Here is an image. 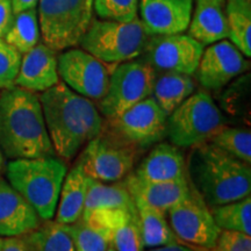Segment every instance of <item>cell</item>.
Instances as JSON below:
<instances>
[{
	"mask_svg": "<svg viewBox=\"0 0 251 251\" xmlns=\"http://www.w3.org/2000/svg\"><path fill=\"white\" fill-rule=\"evenodd\" d=\"M39 98L52 148L65 161L74 158L105 127L92 100L76 93L64 83H57Z\"/></svg>",
	"mask_w": 251,
	"mask_h": 251,
	"instance_id": "cell-1",
	"label": "cell"
},
{
	"mask_svg": "<svg viewBox=\"0 0 251 251\" xmlns=\"http://www.w3.org/2000/svg\"><path fill=\"white\" fill-rule=\"evenodd\" d=\"M0 150L11 159L55 156L34 92L13 86L0 94Z\"/></svg>",
	"mask_w": 251,
	"mask_h": 251,
	"instance_id": "cell-2",
	"label": "cell"
},
{
	"mask_svg": "<svg viewBox=\"0 0 251 251\" xmlns=\"http://www.w3.org/2000/svg\"><path fill=\"white\" fill-rule=\"evenodd\" d=\"M186 176L209 208L237 201L251 193L250 164L211 142L191 148Z\"/></svg>",
	"mask_w": 251,
	"mask_h": 251,
	"instance_id": "cell-3",
	"label": "cell"
},
{
	"mask_svg": "<svg viewBox=\"0 0 251 251\" xmlns=\"http://www.w3.org/2000/svg\"><path fill=\"white\" fill-rule=\"evenodd\" d=\"M67 164L54 156L13 159L6 165L8 184L27 200L43 221L55 216Z\"/></svg>",
	"mask_w": 251,
	"mask_h": 251,
	"instance_id": "cell-4",
	"label": "cell"
},
{
	"mask_svg": "<svg viewBox=\"0 0 251 251\" xmlns=\"http://www.w3.org/2000/svg\"><path fill=\"white\" fill-rule=\"evenodd\" d=\"M149 37L137 18L128 23L93 20L79 45L106 64L117 65L140 57Z\"/></svg>",
	"mask_w": 251,
	"mask_h": 251,
	"instance_id": "cell-5",
	"label": "cell"
},
{
	"mask_svg": "<svg viewBox=\"0 0 251 251\" xmlns=\"http://www.w3.org/2000/svg\"><path fill=\"white\" fill-rule=\"evenodd\" d=\"M225 119L206 91L192 93L168 117L166 135L178 148L208 142L224 126Z\"/></svg>",
	"mask_w": 251,
	"mask_h": 251,
	"instance_id": "cell-6",
	"label": "cell"
},
{
	"mask_svg": "<svg viewBox=\"0 0 251 251\" xmlns=\"http://www.w3.org/2000/svg\"><path fill=\"white\" fill-rule=\"evenodd\" d=\"M40 34L43 43L55 51L80 43L92 19L86 0H39Z\"/></svg>",
	"mask_w": 251,
	"mask_h": 251,
	"instance_id": "cell-7",
	"label": "cell"
},
{
	"mask_svg": "<svg viewBox=\"0 0 251 251\" xmlns=\"http://www.w3.org/2000/svg\"><path fill=\"white\" fill-rule=\"evenodd\" d=\"M157 72L144 59H131L113 68L105 96L99 100L100 114L118 118L131 106L151 96Z\"/></svg>",
	"mask_w": 251,
	"mask_h": 251,
	"instance_id": "cell-8",
	"label": "cell"
},
{
	"mask_svg": "<svg viewBox=\"0 0 251 251\" xmlns=\"http://www.w3.org/2000/svg\"><path fill=\"white\" fill-rule=\"evenodd\" d=\"M137 151L103 127L98 136L87 142L78 162L91 179L117 183L133 171Z\"/></svg>",
	"mask_w": 251,
	"mask_h": 251,
	"instance_id": "cell-9",
	"label": "cell"
},
{
	"mask_svg": "<svg viewBox=\"0 0 251 251\" xmlns=\"http://www.w3.org/2000/svg\"><path fill=\"white\" fill-rule=\"evenodd\" d=\"M166 214L172 231L183 244L203 250L215 246L221 229L216 226L209 207L193 187L187 197Z\"/></svg>",
	"mask_w": 251,
	"mask_h": 251,
	"instance_id": "cell-10",
	"label": "cell"
},
{
	"mask_svg": "<svg viewBox=\"0 0 251 251\" xmlns=\"http://www.w3.org/2000/svg\"><path fill=\"white\" fill-rule=\"evenodd\" d=\"M168 115L151 97L108 120L107 130L136 149L149 148L166 135Z\"/></svg>",
	"mask_w": 251,
	"mask_h": 251,
	"instance_id": "cell-11",
	"label": "cell"
},
{
	"mask_svg": "<svg viewBox=\"0 0 251 251\" xmlns=\"http://www.w3.org/2000/svg\"><path fill=\"white\" fill-rule=\"evenodd\" d=\"M113 68L84 49L65 50L57 57L58 76L65 85L91 100L105 96Z\"/></svg>",
	"mask_w": 251,
	"mask_h": 251,
	"instance_id": "cell-12",
	"label": "cell"
},
{
	"mask_svg": "<svg viewBox=\"0 0 251 251\" xmlns=\"http://www.w3.org/2000/svg\"><path fill=\"white\" fill-rule=\"evenodd\" d=\"M203 46L188 34L150 36L143 54L144 59L156 72L196 74Z\"/></svg>",
	"mask_w": 251,
	"mask_h": 251,
	"instance_id": "cell-13",
	"label": "cell"
},
{
	"mask_svg": "<svg viewBox=\"0 0 251 251\" xmlns=\"http://www.w3.org/2000/svg\"><path fill=\"white\" fill-rule=\"evenodd\" d=\"M249 62L230 41L221 40L203 50L197 78L203 89L219 91L249 69Z\"/></svg>",
	"mask_w": 251,
	"mask_h": 251,
	"instance_id": "cell-14",
	"label": "cell"
},
{
	"mask_svg": "<svg viewBox=\"0 0 251 251\" xmlns=\"http://www.w3.org/2000/svg\"><path fill=\"white\" fill-rule=\"evenodd\" d=\"M192 9L193 0H140V21L150 36L184 33Z\"/></svg>",
	"mask_w": 251,
	"mask_h": 251,
	"instance_id": "cell-15",
	"label": "cell"
},
{
	"mask_svg": "<svg viewBox=\"0 0 251 251\" xmlns=\"http://www.w3.org/2000/svg\"><path fill=\"white\" fill-rule=\"evenodd\" d=\"M59 83L57 55L45 43H37L24 54L15 86L30 92H45Z\"/></svg>",
	"mask_w": 251,
	"mask_h": 251,
	"instance_id": "cell-16",
	"label": "cell"
},
{
	"mask_svg": "<svg viewBox=\"0 0 251 251\" xmlns=\"http://www.w3.org/2000/svg\"><path fill=\"white\" fill-rule=\"evenodd\" d=\"M41 225V219L20 193L0 177V236H23Z\"/></svg>",
	"mask_w": 251,
	"mask_h": 251,
	"instance_id": "cell-17",
	"label": "cell"
},
{
	"mask_svg": "<svg viewBox=\"0 0 251 251\" xmlns=\"http://www.w3.org/2000/svg\"><path fill=\"white\" fill-rule=\"evenodd\" d=\"M125 179L126 187L134 200L146 202L164 214L184 200L191 190L187 176L170 181H144L129 174Z\"/></svg>",
	"mask_w": 251,
	"mask_h": 251,
	"instance_id": "cell-18",
	"label": "cell"
},
{
	"mask_svg": "<svg viewBox=\"0 0 251 251\" xmlns=\"http://www.w3.org/2000/svg\"><path fill=\"white\" fill-rule=\"evenodd\" d=\"M134 175L144 181H170L186 177V161L178 147L158 143L135 169Z\"/></svg>",
	"mask_w": 251,
	"mask_h": 251,
	"instance_id": "cell-19",
	"label": "cell"
},
{
	"mask_svg": "<svg viewBox=\"0 0 251 251\" xmlns=\"http://www.w3.org/2000/svg\"><path fill=\"white\" fill-rule=\"evenodd\" d=\"M90 181L91 178L84 172L79 162L67 172L56 208V222L72 225L81 218Z\"/></svg>",
	"mask_w": 251,
	"mask_h": 251,
	"instance_id": "cell-20",
	"label": "cell"
},
{
	"mask_svg": "<svg viewBox=\"0 0 251 251\" xmlns=\"http://www.w3.org/2000/svg\"><path fill=\"white\" fill-rule=\"evenodd\" d=\"M187 29L188 35L202 46L225 40L228 37V25L224 7L209 0H196V8Z\"/></svg>",
	"mask_w": 251,
	"mask_h": 251,
	"instance_id": "cell-21",
	"label": "cell"
},
{
	"mask_svg": "<svg viewBox=\"0 0 251 251\" xmlns=\"http://www.w3.org/2000/svg\"><path fill=\"white\" fill-rule=\"evenodd\" d=\"M196 90V83L190 75L162 72L156 77L151 98L166 115H170Z\"/></svg>",
	"mask_w": 251,
	"mask_h": 251,
	"instance_id": "cell-22",
	"label": "cell"
},
{
	"mask_svg": "<svg viewBox=\"0 0 251 251\" xmlns=\"http://www.w3.org/2000/svg\"><path fill=\"white\" fill-rule=\"evenodd\" d=\"M134 202L139 213L143 248L153 249L181 243L172 231L164 213L140 200H134Z\"/></svg>",
	"mask_w": 251,
	"mask_h": 251,
	"instance_id": "cell-23",
	"label": "cell"
},
{
	"mask_svg": "<svg viewBox=\"0 0 251 251\" xmlns=\"http://www.w3.org/2000/svg\"><path fill=\"white\" fill-rule=\"evenodd\" d=\"M135 202L124 181L117 183H101L91 179L87 191L84 213H89L100 208L133 209Z\"/></svg>",
	"mask_w": 251,
	"mask_h": 251,
	"instance_id": "cell-24",
	"label": "cell"
},
{
	"mask_svg": "<svg viewBox=\"0 0 251 251\" xmlns=\"http://www.w3.org/2000/svg\"><path fill=\"white\" fill-rule=\"evenodd\" d=\"M226 18L230 42L247 57L251 56V1L227 0Z\"/></svg>",
	"mask_w": 251,
	"mask_h": 251,
	"instance_id": "cell-25",
	"label": "cell"
},
{
	"mask_svg": "<svg viewBox=\"0 0 251 251\" xmlns=\"http://www.w3.org/2000/svg\"><path fill=\"white\" fill-rule=\"evenodd\" d=\"M23 238L30 251H76L69 226L50 220Z\"/></svg>",
	"mask_w": 251,
	"mask_h": 251,
	"instance_id": "cell-26",
	"label": "cell"
},
{
	"mask_svg": "<svg viewBox=\"0 0 251 251\" xmlns=\"http://www.w3.org/2000/svg\"><path fill=\"white\" fill-rule=\"evenodd\" d=\"M40 37L37 11L36 8H30L14 14L4 40L24 55L39 43Z\"/></svg>",
	"mask_w": 251,
	"mask_h": 251,
	"instance_id": "cell-27",
	"label": "cell"
},
{
	"mask_svg": "<svg viewBox=\"0 0 251 251\" xmlns=\"http://www.w3.org/2000/svg\"><path fill=\"white\" fill-rule=\"evenodd\" d=\"M215 224L221 230H234L251 234V198L211 207Z\"/></svg>",
	"mask_w": 251,
	"mask_h": 251,
	"instance_id": "cell-28",
	"label": "cell"
},
{
	"mask_svg": "<svg viewBox=\"0 0 251 251\" xmlns=\"http://www.w3.org/2000/svg\"><path fill=\"white\" fill-rule=\"evenodd\" d=\"M208 142L248 164L251 163V133L249 129L224 125Z\"/></svg>",
	"mask_w": 251,
	"mask_h": 251,
	"instance_id": "cell-29",
	"label": "cell"
},
{
	"mask_svg": "<svg viewBox=\"0 0 251 251\" xmlns=\"http://www.w3.org/2000/svg\"><path fill=\"white\" fill-rule=\"evenodd\" d=\"M69 226L76 251H107L112 244V233L87 225L83 220Z\"/></svg>",
	"mask_w": 251,
	"mask_h": 251,
	"instance_id": "cell-30",
	"label": "cell"
},
{
	"mask_svg": "<svg viewBox=\"0 0 251 251\" xmlns=\"http://www.w3.org/2000/svg\"><path fill=\"white\" fill-rule=\"evenodd\" d=\"M112 244L117 251H143L140 218L137 209L128 211L112 231Z\"/></svg>",
	"mask_w": 251,
	"mask_h": 251,
	"instance_id": "cell-31",
	"label": "cell"
},
{
	"mask_svg": "<svg viewBox=\"0 0 251 251\" xmlns=\"http://www.w3.org/2000/svg\"><path fill=\"white\" fill-rule=\"evenodd\" d=\"M92 7L99 18L128 23L137 17L139 0H93Z\"/></svg>",
	"mask_w": 251,
	"mask_h": 251,
	"instance_id": "cell-32",
	"label": "cell"
},
{
	"mask_svg": "<svg viewBox=\"0 0 251 251\" xmlns=\"http://www.w3.org/2000/svg\"><path fill=\"white\" fill-rule=\"evenodd\" d=\"M21 59L23 54L19 50L0 39V89L6 90L15 86Z\"/></svg>",
	"mask_w": 251,
	"mask_h": 251,
	"instance_id": "cell-33",
	"label": "cell"
},
{
	"mask_svg": "<svg viewBox=\"0 0 251 251\" xmlns=\"http://www.w3.org/2000/svg\"><path fill=\"white\" fill-rule=\"evenodd\" d=\"M208 251H251V237L240 231L221 230L215 246Z\"/></svg>",
	"mask_w": 251,
	"mask_h": 251,
	"instance_id": "cell-34",
	"label": "cell"
},
{
	"mask_svg": "<svg viewBox=\"0 0 251 251\" xmlns=\"http://www.w3.org/2000/svg\"><path fill=\"white\" fill-rule=\"evenodd\" d=\"M249 89H250V76H242L241 79L235 81L234 85L226 91V100L224 102V107L227 111H235L238 113L241 109V101H247L249 98ZM244 107V106H243Z\"/></svg>",
	"mask_w": 251,
	"mask_h": 251,
	"instance_id": "cell-35",
	"label": "cell"
},
{
	"mask_svg": "<svg viewBox=\"0 0 251 251\" xmlns=\"http://www.w3.org/2000/svg\"><path fill=\"white\" fill-rule=\"evenodd\" d=\"M13 17L11 0H0V39L6 35L13 21Z\"/></svg>",
	"mask_w": 251,
	"mask_h": 251,
	"instance_id": "cell-36",
	"label": "cell"
},
{
	"mask_svg": "<svg viewBox=\"0 0 251 251\" xmlns=\"http://www.w3.org/2000/svg\"><path fill=\"white\" fill-rule=\"evenodd\" d=\"M0 251H30L23 236L0 238Z\"/></svg>",
	"mask_w": 251,
	"mask_h": 251,
	"instance_id": "cell-37",
	"label": "cell"
},
{
	"mask_svg": "<svg viewBox=\"0 0 251 251\" xmlns=\"http://www.w3.org/2000/svg\"><path fill=\"white\" fill-rule=\"evenodd\" d=\"M37 4H39V0H11L12 11L14 14L30 8H35Z\"/></svg>",
	"mask_w": 251,
	"mask_h": 251,
	"instance_id": "cell-38",
	"label": "cell"
},
{
	"mask_svg": "<svg viewBox=\"0 0 251 251\" xmlns=\"http://www.w3.org/2000/svg\"><path fill=\"white\" fill-rule=\"evenodd\" d=\"M148 251H202V250L193 249V248L187 247L186 244H183V243H176V244H170V246L153 248V249H149Z\"/></svg>",
	"mask_w": 251,
	"mask_h": 251,
	"instance_id": "cell-39",
	"label": "cell"
},
{
	"mask_svg": "<svg viewBox=\"0 0 251 251\" xmlns=\"http://www.w3.org/2000/svg\"><path fill=\"white\" fill-rule=\"evenodd\" d=\"M4 165H5L4 156H2V152H1V150H0V172H1L2 169H4Z\"/></svg>",
	"mask_w": 251,
	"mask_h": 251,
	"instance_id": "cell-40",
	"label": "cell"
},
{
	"mask_svg": "<svg viewBox=\"0 0 251 251\" xmlns=\"http://www.w3.org/2000/svg\"><path fill=\"white\" fill-rule=\"evenodd\" d=\"M209 1L214 2V4H216V5H220V6H222V7H224V5H225V2H226V0H209Z\"/></svg>",
	"mask_w": 251,
	"mask_h": 251,
	"instance_id": "cell-41",
	"label": "cell"
},
{
	"mask_svg": "<svg viewBox=\"0 0 251 251\" xmlns=\"http://www.w3.org/2000/svg\"><path fill=\"white\" fill-rule=\"evenodd\" d=\"M87 2V7H89L91 11H92V6H93V0H86Z\"/></svg>",
	"mask_w": 251,
	"mask_h": 251,
	"instance_id": "cell-42",
	"label": "cell"
},
{
	"mask_svg": "<svg viewBox=\"0 0 251 251\" xmlns=\"http://www.w3.org/2000/svg\"><path fill=\"white\" fill-rule=\"evenodd\" d=\"M107 251H117L114 249V247H113V244H111V246L108 247V249H107Z\"/></svg>",
	"mask_w": 251,
	"mask_h": 251,
	"instance_id": "cell-43",
	"label": "cell"
},
{
	"mask_svg": "<svg viewBox=\"0 0 251 251\" xmlns=\"http://www.w3.org/2000/svg\"><path fill=\"white\" fill-rule=\"evenodd\" d=\"M250 1H251V0H250Z\"/></svg>",
	"mask_w": 251,
	"mask_h": 251,
	"instance_id": "cell-44",
	"label": "cell"
}]
</instances>
